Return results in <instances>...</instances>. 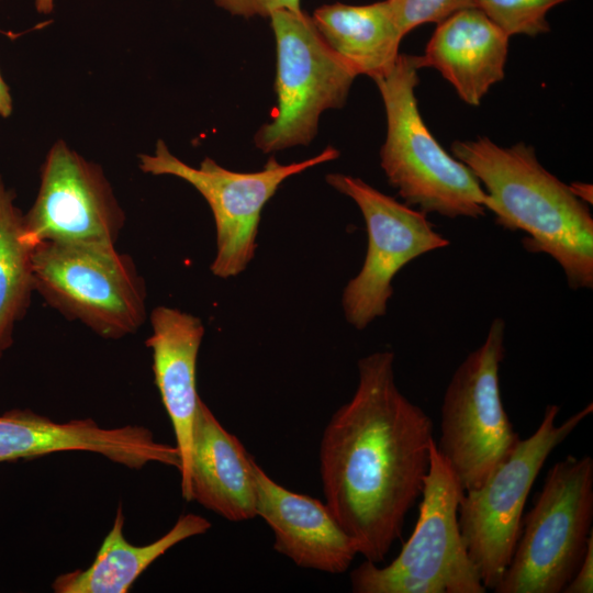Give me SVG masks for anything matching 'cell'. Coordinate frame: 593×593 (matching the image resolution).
<instances>
[{"mask_svg": "<svg viewBox=\"0 0 593 593\" xmlns=\"http://www.w3.org/2000/svg\"><path fill=\"white\" fill-rule=\"evenodd\" d=\"M434 440L430 417L396 385L394 354L360 358L354 395L323 430L320 473L325 503L366 560L382 562L401 537Z\"/></svg>", "mask_w": 593, "mask_h": 593, "instance_id": "6da1fadb", "label": "cell"}, {"mask_svg": "<svg viewBox=\"0 0 593 593\" xmlns=\"http://www.w3.org/2000/svg\"><path fill=\"white\" fill-rule=\"evenodd\" d=\"M451 152L480 181L497 225L524 232V248L550 256L570 289L593 288L589 204L540 164L533 146L519 142L503 147L481 136L454 142Z\"/></svg>", "mask_w": 593, "mask_h": 593, "instance_id": "7a4b0ae2", "label": "cell"}, {"mask_svg": "<svg viewBox=\"0 0 593 593\" xmlns=\"http://www.w3.org/2000/svg\"><path fill=\"white\" fill-rule=\"evenodd\" d=\"M417 56L400 54L393 69L374 79L384 104L387 136L381 167L409 206L444 217L484 216L488 194L474 174L450 156L425 125L415 97Z\"/></svg>", "mask_w": 593, "mask_h": 593, "instance_id": "3957f363", "label": "cell"}, {"mask_svg": "<svg viewBox=\"0 0 593 593\" xmlns=\"http://www.w3.org/2000/svg\"><path fill=\"white\" fill-rule=\"evenodd\" d=\"M465 491L436 447L425 478L418 517L409 540L388 566L365 560L350 572L355 593H484L463 544L458 508Z\"/></svg>", "mask_w": 593, "mask_h": 593, "instance_id": "277c9868", "label": "cell"}, {"mask_svg": "<svg viewBox=\"0 0 593 593\" xmlns=\"http://www.w3.org/2000/svg\"><path fill=\"white\" fill-rule=\"evenodd\" d=\"M593 519V459L567 456L547 472L495 593H561L585 553Z\"/></svg>", "mask_w": 593, "mask_h": 593, "instance_id": "5b68a950", "label": "cell"}, {"mask_svg": "<svg viewBox=\"0 0 593 593\" xmlns=\"http://www.w3.org/2000/svg\"><path fill=\"white\" fill-rule=\"evenodd\" d=\"M35 292L64 317L103 338L138 331L146 318V284L115 245L42 242L34 246Z\"/></svg>", "mask_w": 593, "mask_h": 593, "instance_id": "8992f818", "label": "cell"}, {"mask_svg": "<svg viewBox=\"0 0 593 593\" xmlns=\"http://www.w3.org/2000/svg\"><path fill=\"white\" fill-rule=\"evenodd\" d=\"M559 410L548 404L537 429L519 439L480 486L462 495L458 508L461 537L486 590H494L511 561L527 496L545 461L593 412V404L557 425Z\"/></svg>", "mask_w": 593, "mask_h": 593, "instance_id": "52a82bcc", "label": "cell"}, {"mask_svg": "<svg viewBox=\"0 0 593 593\" xmlns=\"http://www.w3.org/2000/svg\"><path fill=\"white\" fill-rule=\"evenodd\" d=\"M504 339L505 322L496 317L484 342L456 368L444 394L435 443L465 492L480 486L521 439L502 402Z\"/></svg>", "mask_w": 593, "mask_h": 593, "instance_id": "ba28073f", "label": "cell"}, {"mask_svg": "<svg viewBox=\"0 0 593 593\" xmlns=\"http://www.w3.org/2000/svg\"><path fill=\"white\" fill-rule=\"evenodd\" d=\"M269 18L277 46V108L271 122L254 137L255 146L266 154L309 145L320 115L345 104L358 76L326 44L310 15L279 10Z\"/></svg>", "mask_w": 593, "mask_h": 593, "instance_id": "9c48e42d", "label": "cell"}, {"mask_svg": "<svg viewBox=\"0 0 593 593\" xmlns=\"http://www.w3.org/2000/svg\"><path fill=\"white\" fill-rule=\"evenodd\" d=\"M338 156L339 152L329 146L303 161L282 165L270 156L261 170L237 172L209 157L199 168L191 167L174 156L159 139L154 155H139V168L152 175L181 178L203 195L216 230V255L211 271L227 279L244 271L254 258L261 211L279 186L287 178Z\"/></svg>", "mask_w": 593, "mask_h": 593, "instance_id": "30bf717a", "label": "cell"}, {"mask_svg": "<svg viewBox=\"0 0 593 593\" xmlns=\"http://www.w3.org/2000/svg\"><path fill=\"white\" fill-rule=\"evenodd\" d=\"M326 181L355 201L366 223V257L342 296L347 322L363 329L387 313L396 273L417 257L445 248L450 242L436 231L427 214L382 193L360 178L329 174Z\"/></svg>", "mask_w": 593, "mask_h": 593, "instance_id": "8fae6325", "label": "cell"}, {"mask_svg": "<svg viewBox=\"0 0 593 593\" xmlns=\"http://www.w3.org/2000/svg\"><path fill=\"white\" fill-rule=\"evenodd\" d=\"M27 238L115 245L125 215L99 165L64 142L48 152L34 204L23 216Z\"/></svg>", "mask_w": 593, "mask_h": 593, "instance_id": "7c38bea8", "label": "cell"}, {"mask_svg": "<svg viewBox=\"0 0 593 593\" xmlns=\"http://www.w3.org/2000/svg\"><path fill=\"white\" fill-rule=\"evenodd\" d=\"M68 450L97 452L132 469L159 462L179 470L176 445L159 443L150 429L127 425L102 428L93 419L57 423L30 410L0 415V462Z\"/></svg>", "mask_w": 593, "mask_h": 593, "instance_id": "4fadbf2b", "label": "cell"}, {"mask_svg": "<svg viewBox=\"0 0 593 593\" xmlns=\"http://www.w3.org/2000/svg\"><path fill=\"white\" fill-rule=\"evenodd\" d=\"M257 516L275 535L273 549L296 566L327 573H344L357 547L326 503L286 489L254 461Z\"/></svg>", "mask_w": 593, "mask_h": 593, "instance_id": "5bb4252c", "label": "cell"}, {"mask_svg": "<svg viewBox=\"0 0 593 593\" xmlns=\"http://www.w3.org/2000/svg\"><path fill=\"white\" fill-rule=\"evenodd\" d=\"M150 325L145 345L152 350L155 383L174 428L180 455L181 495L188 501L192 428L201 401L197 359L204 326L199 317L164 305L152 311Z\"/></svg>", "mask_w": 593, "mask_h": 593, "instance_id": "9a60e30c", "label": "cell"}, {"mask_svg": "<svg viewBox=\"0 0 593 593\" xmlns=\"http://www.w3.org/2000/svg\"><path fill=\"white\" fill-rule=\"evenodd\" d=\"M254 461L201 399L192 428L188 502L231 522L257 517Z\"/></svg>", "mask_w": 593, "mask_h": 593, "instance_id": "2e32d148", "label": "cell"}, {"mask_svg": "<svg viewBox=\"0 0 593 593\" xmlns=\"http://www.w3.org/2000/svg\"><path fill=\"white\" fill-rule=\"evenodd\" d=\"M508 40L480 9H463L437 23L418 65L438 70L462 101L478 105L504 78Z\"/></svg>", "mask_w": 593, "mask_h": 593, "instance_id": "e0dca14e", "label": "cell"}, {"mask_svg": "<svg viewBox=\"0 0 593 593\" xmlns=\"http://www.w3.org/2000/svg\"><path fill=\"white\" fill-rule=\"evenodd\" d=\"M121 506L91 566L58 575L53 582L56 593H126L137 578L160 556L178 542L202 535L211 523L197 514H186L157 540L135 546L123 535Z\"/></svg>", "mask_w": 593, "mask_h": 593, "instance_id": "ac0fdd59", "label": "cell"}, {"mask_svg": "<svg viewBox=\"0 0 593 593\" xmlns=\"http://www.w3.org/2000/svg\"><path fill=\"white\" fill-rule=\"evenodd\" d=\"M311 18L326 44L358 75L374 80L393 69L404 34L388 0L365 5L325 4Z\"/></svg>", "mask_w": 593, "mask_h": 593, "instance_id": "d6986e66", "label": "cell"}, {"mask_svg": "<svg viewBox=\"0 0 593 593\" xmlns=\"http://www.w3.org/2000/svg\"><path fill=\"white\" fill-rule=\"evenodd\" d=\"M15 194L0 179V358L13 343L15 324L25 315L35 292L34 246L27 238Z\"/></svg>", "mask_w": 593, "mask_h": 593, "instance_id": "ffe728a7", "label": "cell"}, {"mask_svg": "<svg viewBox=\"0 0 593 593\" xmlns=\"http://www.w3.org/2000/svg\"><path fill=\"white\" fill-rule=\"evenodd\" d=\"M566 1L568 0H474V3L475 8L508 36H536L549 31L548 11Z\"/></svg>", "mask_w": 593, "mask_h": 593, "instance_id": "44dd1931", "label": "cell"}, {"mask_svg": "<svg viewBox=\"0 0 593 593\" xmlns=\"http://www.w3.org/2000/svg\"><path fill=\"white\" fill-rule=\"evenodd\" d=\"M401 32L405 35L425 23H439L449 15L475 8L474 0H388Z\"/></svg>", "mask_w": 593, "mask_h": 593, "instance_id": "7402d4cb", "label": "cell"}, {"mask_svg": "<svg viewBox=\"0 0 593 593\" xmlns=\"http://www.w3.org/2000/svg\"><path fill=\"white\" fill-rule=\"evenodd\" d=\"M301 0H214L215 4L233 15L270 16L279 10L301 12Z\"/></svg>", "mask_w": 593, "mask_h": 593, "instance_id": "603a6c76", "label": "cell"}, {"mask_svg": "<svg viewBox=\"0 0 593 593\" xmlns=\"http://www.w3.org/2000/svg\"><path fill=\"white\" fill-rule=\"evenodd\" d=\"M593 592V533L589 537L583 559L562 593Z\"/></svg>", "mask_w": 593, "mask_h": 593, "instance_id": "cb8c5ba5", "label": "cell"}, {"mask_svg": "<svg viewBox=\"0 0 593 593\" xmlns=\"http://www.w3.org/2000/svg\"><path fill=\"white\" fill-rule=\"evenodd\" d=\"M12 112V99L9 88L0 74V116L8 118Z\"/></svg>", "mask_w": 593, "mask_h": 593, "instance_id": "d4e9b609", "label": "cell"}, {"mask_svg": "<svg viewBox=\"0 0 593 593\" xmlns=\"http://www.w3.org/2000/svg\"><path fill=\"white\" fill-rule=\"evenodd\" d=\"M570 186L571 191L578 197L580 200L585 202L586 204H592V184H589L586 182H572Z\"/></svg>", "mask_w": 593, "mask_h": 593, "instance_id": "484cf974", "label": "cell"}, {"mask_svg": "<svg viewBox=\"0 0 593 593\" xmlns=\"http://www.w3.org/2000/svg\"><path fill=\"white\" fill-rule=\"evenodd\" d=\"M35 5L41 13H51L53 10V0H35Z\"/></svg>", "mask_w": 593, "mask_h": 593, "instance_id": "4316f807", "label": "cell"}]
</instances>
